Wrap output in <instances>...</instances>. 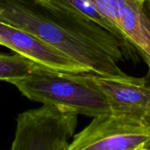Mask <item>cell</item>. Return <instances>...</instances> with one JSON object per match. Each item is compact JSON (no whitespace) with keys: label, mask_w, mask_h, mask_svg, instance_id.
Listing matches in <instances>:
<instances>
[{"label":"cell","mask_w":150,"mask_h":150,"mask_svg":"<svg viewBox=\"0 0 150 150\" xmlns=\"http://www.w3.org/2000/svg\"><path fill=\"white\" fill-rule=\"evenodd\" d=\"M139 150H150V148H143V149H141Z\"/></svg>","instance_id":"30bf717a"},{"label":"cell","mask_w":150,"mask_h":150,"mask_svg":"<svg viewBox=\"0 0 150 150\" xmlns=\"http://www.w3.org/2000/svg\"><path fill=\"white\" fill-rule=\"evenodd\" d=\"M145 9H146V13L150 16V0H146L145 3Z\"/></svg>","instance_id":"9c48e42d"},{"label":"cell","mask_w":150,"mask_h":150,"mask_svg":"<svg viewBox=\"0 0 150 150\" xmlns=\"http://www.w3.org/2000/svg\"><path fill=\"white\" fill-rule=\"evenodd\" d=\"M138 50L150 75V16L146 0H89Z\"/></svg>","instance_id":"8992f818"},{"label":"cell","mask_w":150,"mask_h":150,"mask_svg":"<svg viewBox=\"0 0 150 150\" xmlns=\"http://www.w3.org/2000/svg\"><path fill=\"white\" fill-rule=\"evenodd\" d=\"M0 45L44 67L70 73H91L67 54L35 35L9 23L0 21Z\"/></svg>","instance_id":"52a82bcc"},{"label":"cell","mask_w":150,"mask_h":150,"mask_svg":"<svg viewBox=\"0 0 150 150\" xmlns=\"http://www.w3.org/2000/svg\"><path fill=\"white\" fill-rule=\"evenodd\" d=\"M11 83L28 99L42 104L64 107L93 118L112 114L108 98L89 73H65L35 64L29 75Z\"/></svg>","instance_id":"7a4b0ae2"},{"label":"cell","mask_w":150,"mask_h":150,"mask_svg":"<svg viewBox=\"0 0 150 150\" xmlns=\"http://www.w3.org/2000/svg\"><path fill=\"white\" fill-rule=\"evenodd\" d=\"M149 148H150V147H149Z\"/></svg>","instance_id":"8fae6325"},{"label":"cell","mask_w":150,"mask_h":150,"mask_svg":"<svg viewBox=\"0 0 150 150\" xmlns=\"http://www.w3.org/2000/svg\"><path fill=\"white\" fill-rule=\"evenodd\" d=\"M78 115L64 107L47 104L21 113L10 150H65Z\"/></svg>","instance_id":"3957f363"},{"label":"cell","mask_w":150,"mask_h":150,"mask_svg":"<svg viewBox=\"0 0 150 150\" xmlns=\"http://www.w3.org/2000/svg\"><path fill=\"white\" fill-rule=\"evenodd\" d=\"M109 101L112 114L150 125V85L146 78L89 73Z\"/></svg>","instance_id":"5b68a950"},{"label":"cell","mask_w":150,"mask_h":150,"mask_svg":"<svg viewBox=\"0 0 150 150\" xmlns=\"http://www.w3.org/2000/svg\"><path fill=\"white\" fill-rule=\"evenodd\" d=\"M0 21L35 35L89 67L91 73L124 76V48L92 21L48 0H0Z\"/></svg>","instance_id":"6da1fadb"},{"label":"cell","mask_w":150,"mask_h":150,"mask_svg":"<svg viewBox=\"0 0 150 150\" xmlns=\"http://www.w3.org/2000/svg\"><path fill=\"white\" fill-rule=\"evenodd\" d=\"M36 63L18 54H0V81L11 83L24 78L35 67Z\"/></svg>","instance_id":"ba28073f"},{"label":"cell","mask_w":150,"mask_h":150,"mask_svg":"<svg viewBox=\"0 0 150 150\" xmlns=\"http://www.w3.org/2000/svg\"><path fill=\"white\" fill-rule=\"evenodd\" d=\"M150 147V125L114 114L94 117L65 150H139Z\"/></svg>","instance_id":"277c9868"}]
</instances>
